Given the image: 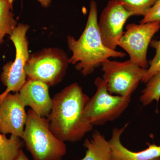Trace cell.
<instances>
[{
  "label": "cell",
  "mask_w": 160,
  "mask_h": 160,
  "mask_svg": "<svg viewBox=\"0 0 160 160\" xmlns=\"http://www.w3.org/2000/svg\"><path fill=\"white\" fill-rule=\"evenodd\" d=\"M128 126L114 128L109 140L111 149V160H151L160 157V146L148 143L147 149L139 152H133L127 149L121 142V137Z\"/></svg>",
  "instance_id": "cell-12"
},
{
  "label": "cell",
  "mask_w": 160,
  "mask_h": 160,
  "mask_svg": "<svg viewBox=\"0 0 160 160\" xmlns=\"http://www.w3.org/2000/svg\"><path fill=\"white\" fill-rule=\"evenodd\" d=\"M85 157L80 160H111V149L109 141L100 132L95 131L90 139L85 140Z\"/></svg>",
  "instance_id": "cell-13"
},
{
  "label": "cell",
  "mask_w": 160,
  "mask_h": 160,
  "mask_svg": "<svg viewBox=\"0 0 160 160\" xmlns=\"http://www.w3.org/2000/svg\"><path fill=\"white\" fill-rule=\"evenodd\" d=\"M9 0H0V45L7 35H11L18 26Z\"/></svg>",
  "instance_id": "cell-14"
},
{
  "label": "cell",
  "mask_w": 160,
  "mask_h": 160,
  "mask_svg": "<svg viewBox=\"0 0 160 160\" xmlns=\"http://www.w3.org/2000/svg\"><path fill=\"white\" fill-rule=\"evenodd\" d=\"M24 146L20 137L11 135L8 138L6 135L0 133V160H14Z\"/></svg>",
  "instance_id": "cell-15"
},
{
  "label": "cell",
  "mask_w": 160,
  "mask_h": 160,
  "mask_svg": "<svg viewBox=\"0 0 160 160\" xmlns=\"http://www.w3.org/2000/svg\"><path fill=\"white\" fill-rule=\"evenodd\" d=\"M151 160H160V157L156 158L153 159H152Z\"/></svg>",
  "instance_id": "cell-22"
},
{
  "label": "cell",
  "mask_w": 160,
  "mask_h": 160,
  "mask_svg": "<svg viewBox=\"0 0 160 160\" xmlns=\"http://www.w3.org/2000/svg\"><path fill=\"white\" fill-rule=\"evenodd\" d=\"M89 8L86 27L79 38L76 40L70 35L67 38L68 47L72 53L69 64L74 65L84 76L91 74L109 58H123L126 55L104 45L98 28V6L94 0L90 2Z\"/></svg>",
  "instance_id": "cell-2"
},
{
  "label": "cell",
  "mask_w": 160,
  "mask_h": 160,
  "mask_svg": "<svg viewBox=\"0 0 160 160\" xmlns=\"http://www.w3.org/2000/svg\"><path fill=\"white\" fill-rule=\"evenodd\" d=\"M69 58L62 49L45 48L29 56L25 67L27 79L54 86L62 81L69 66Z\"/></svg>",
  "instance_id": "cell-4"
},
{
  "label": "cell",
  "mask_w": 160,
  "mask_h": 160,
  "mask_svg": "<svg viewBox=\"0 0 160 160\" xmlns=\"http://www.w3.org/2000/svg\"><path fill=\"white\" fill-rule=\"evenodd\" d=\"M41 4L42 7L47 8L51 5L52 0H37ZM9 2L12 7V4L14 0H9Z\"/></svg>",
  "instance_id": "cell-20"
},
{
  "label": "cell",
  "mask_w": 160,
  "mask_h": 160,
  "mask_svg": "<svg viewBox=\"0 0 160 160\" xmlns=\"http://www.w3.org/2000/svg\"><path fill=\"white\" fill-rule=\"evenodd\" d=\"M160 22V0H157L148 13L143 17L140 23Z\"/></svg>",
  "instance_id": "cell-19"
},
{
  "label": "cell",
  "mask_w": 160,
  "mask_h": 160,
  "mask_svg": "<svg viewBox=\"0 0 160 160\" xmlns=\"http://www.w3.org/2000/svg\"><path fill=\"white\" fill-rule=\"evenodd\" d=\"M97 90L89 98L84 109V115L92 126H102L119 117L129 106L131 98L109 93L102 78L94 81Z\"/></svg>",
  "instance_id": "cell-5"
},
{
  "label": "cell",
  "mask_w": 160,
  "mask_h": 160,
  "mask_svg": "<svg viewBox=\"0 0 160 160\" xmlns=\"http://www.w3.org/2000/svg\"><path fill=\"white\" fill-rule=\"evenodd\" d=\"M150 46L155 49V55L152 60L149 62V68L142 82L146 83L152 77L160 71V39L152 40L150 42Z\"/></svg>",
  "instance_id": "cell-18"
},
{
  "label": "cell",
  "mask_w": 160,
  "mask_h": 160,
  "mask_svg": "<svg viewBox=\"0 0 160 160\" xmlns=\"http://www.w3.org/2000/svg\"><path fill=\"white\" fill-rule=\"evenodd\" d=\"M21 139L33 160H62L67 152L65 142L50 130L48 119L39 116L31 109L27 112Z\"/></svg>",
  "instance_id": "cell-3"
},
{
  "label": "cell",
  "mask_w": 160,
  "mask_h": 160,
  "mask_svg": "<svg viewBox=\"0 0 160 160\" xmlns=\"http://www.w3.org/2000/svg\"><path fill=\"white\" fill-rule=\"evenodd\" d=\"M19 92L8 93L0 102V133L22 136L27 120Z\"/></svg>",
  "instance_id": "cell-10"
},
{
  "label": "cell",
  "mask_w": 160,
  "mask_h": 160,
  "mask_svg": "<svg viewBox=\"0 0 160 160\" xmlns=\"http://www.w3.org/2000/svg\"><path fill=\"white\" fill-rule=\"evenodd\" d=\"M133 16H145L157 0H115Z\"/></svg>",
  "instance_id": "cell-17"
},
{
  "label": "cell",
  "mask_w": 160,
  "mask_h": 160,
  "mask_svg": "<svg viewBox=\"0 0 160 160\" xmlns=\"http://www.w3.org/2000/svg\"><path fill=\"white\" fill-rule=\"evenodd\" d=\"M160 29V22L128 24L118 46L128 53L130 61L147 69L149 66L147 59L148 47L152 38Z\"/></svg>",
  "instance_id": "cell-8"
},
{
  "label": "cell",
  "mask_w": 160,
  "mask_h": 160,
  "mask_svg": "<svg viewBox=\"0 0 160 160\" xmlns=\"http://www.w3.org/2000/svg\"><path fill=\"white\" fill-rule=\"evenodd\" d=\"M19 93L24 106L30 107L40 117H48L52 106L49 86L40 81L27 79Z\"/></svg>",
  "instance_id": "cell-11"
},
{
  "label": "cell",
  "mask_w": 160,
  "mask_h": 160,
  "mask_svg": "<svg viewBox=\"0 0 160 160\" xmlns=\"http://www.w3.org/2000/svg\"><path fill=\"white\" fill-rule=\"evenodd\" d=\"M89 98L78 83L66 86L56 93L47 118L52 132L64 142H76L93 129L84 115Z\"/></svg>",
  "instance_id": "cell-1"
},
{
  "label": "cell",
  "mask_w": 160,
  "mask_h": 160,
  "mask_svg": "<svg viewBox=\"0 0 160 160\" xmlns=\"http://www.w3.org/2000/svg\"><path fill=\"white\" fill-rule=\"evenodd\" d=\"M140 101L144 106L151 104L155 100L157 104L160 98V71L152 77L142 92Z\"/></svg>",
  "instance_id": "cell-16"
},
{
  "label": "cell",
  "mask_w": 160,
  "mask_h": 160,
  "mask_svg": "<svg viewBox=\"0 0 160 160\" xmlns=\"http://www.w3.org/2000/svg\"><path fill=\"white\" fill-rule=\"evenodd\" d=\"M132 13L121 3L109 0L104 8L98 22V28L103 44L106 47L116 50L118 42L124 34L123 28Z\"/></svg>",
  "instance_id": "cell-9"
},
{
  "label": "cell",
  "mask_w": 160,
  "mask_h": 160,
  "mask_svg": "<svg viewBox=\"0 0 160 160\" xmlns=\"http://www.w3.org/2000/svg\"><path fill=\"white\" fill-rule=\"evenodd\" d=\"M101 66L102 78L109 93L125 98H131L147 70L130 60L120 62L109 59Z\"/></svg>",
  "instance_id": "cell-7"
},
{
  "label": "cell",
  "mask_w": 160,
  "mask_h": 160,
  "mask_svg": "<svg viewBox=\"0 0 160 160\" xmlns=\"http://www.w3.org/2000/svg\"><path fill=\"white\" fill-rule=\"evenodd\" d=\"M29 29L27 24H19L9 36L15 48V58L14 61L7 62L3 66L1 80L6 89L0 94V102L8 93L19 91L26 82L25 67L30 56L26 37Z\"/></svg>",
  "instance_id": "cell-6"
},
{
  "label": "cell",
  "mask_w": 160,
  "mask_h": 160,
  "mask_svg": "<svg viewBox=\"0 0 160 160\" xmlns=\"http://www.w3.org/2000/svg\"><path fill=\"white\" fill-rule=\"evenodd\" d=\"M14 160H29V159L22 149H21L19 152L17 157Z\"/></svg>",
  "instance_id": "cell-21"
}]
</instances>
